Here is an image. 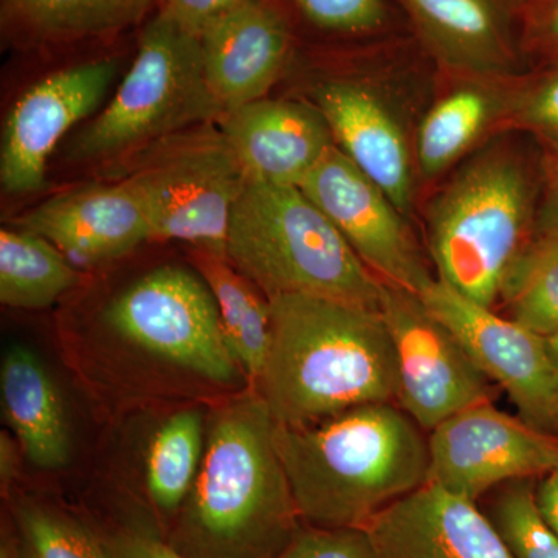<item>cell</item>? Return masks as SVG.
<instances>
[{"mask_svg": "<svg viewBox=\"0 0 558 558\" xmlns=\"http://www.w3.org/2000/svg\"><path fill=\"white\" fill-rule=\"evenodd\" d=\"M271 340L255 391L275 424L304 427L398 399V360L380 311L311 295L269 300Z\"/></svg>", "mask_w": 558, "mask_h": 558, "instance_id": "obj_1", "label": "cell"}, {"mask_svg": "<svg viewBox=\"0 0 558 558\" xmlns=\"http://www.w3.org/2000/svg\"><path fill=\"white\" fill-rule=\"evenodd\" d=\"M275 421L250 391L209 417L196 483L170 543L189 558H275L299 532V510L275 444Z\"/></svg>", "mask_w": 558, "mask_h": 558, "instance_id": "obj_2", "label": "cell"}, {"mask_svg": "<svg viewBox=\"0 0 558 558\" xmlns=\"http://www.w3.org/2000/svg\"><path fill=\"white\" fill-rule=\"evenodd\" d=\"M398 403L355 407L304 427L275 425V444L301 520L366 527L428 484V436Z\"/></svg>", "mask_w": 558, "mask_h": 558, "instance_id": "obj_3", "label": "cell"}, {"mask_svg": "<svg viewBox=\"0 0 558 558\" xmlns=\"http://www.w3.org/2000/svg\"><path fill=\"white\" fill-rule=\"evenodd\" d=\"M226 256L267 300L311 295L380 311L384 281L300 186L247 179L231 211Z\"/></svg>", "mask_w": 558, "mask_h": 558, "instance_id": "obj_4", "label": "cell"}, {"mask_svg": "<svg viewBox=\"0 0 558 558\" xmlns=\"http://www.w3.org/2000/svg\"><path fill=\"white\" fill-rule=\"evenodd\" d=\"M534 209V180L513 150L494 146L473 157L428 208L438 278L494 310L510 267L532 241Z\"/></svg>", "mask_w": 558, "mask_h": 558, "instance_id": "obj_5", "label": "cell"}, {"mask_svg": "<svg viewBox=\"0 0 558 558\" xmlns=\"http://www.w3.org/2000/svg\"><path fill=\"white\" fill-rule=\"evenodd\" d=\"M223 110L205 80L199 36L160 11L140 36L137 57L106 108L68 149L73 163H119Z\"/></svg>", "mask_w": 558, "mask_h": 558, "instance_id": "obj_6", "label": "cell"}, {"mask_svg": "<svg viewBox=\"0 0 558 558\" xmlns=\"http://www.w3.org/2000/svg\"><path fill=\"white\" fill-rule=\"evenodd\" d=\"M113 165L145 204L150 241L226 256L231 211L247 178L218 123L178 132Z\"/></svg>", "mask_w": 558, "mask_h": 558, "instance_id": "obj_7", "label": "cell"}, {"mask_svg": "<svg viewBox=\"0 0 558 558\" xmlns=\"http://www.w3.org/2000/svg\"><path fill=\"white\" fill-rule=\"evenodd\" d=\"M105 322L140 351L202 379L230 385L241 377L211 290L201 275L182 267H160L140 278L109 304Z\"/></svg>", "mask_w": 558, "mask_h": 558, "instance_id": "obj_8", "label": "cell"}, {"mask_svg": "<svg viewBox=\"0 0 558 558\" xmlns=\"http://www.w3.org/2000/svg\"><path fill=\"white\" fill-rule=\"evenodd\" d=\"M380 312L398 360L396 403L418 427L429 433L476 403L492 402L494 381L417 293L384 282Z\"/></svg>", "mask_w": 558, "mask_h": 558, "instance_id": "obj_9", "label": "cell"}, {"mask_svg": "<svg viewBox=\"0 0 558 558\" xmlns=\"http://www.w3.org/2000/svg\"><path fill=\"white\" fill-rule=\"evenodd\" d=\"M531 427L558 438V368L548 339L462 295L438 277L421 293Z\"/></svg>", "mask_w": 558, "mask_h": 558, "instance_id": "obj_10", "label": "cell"}, {"mask_svg": "<svg viewBox=\"0 0 558 558\" xmlns=\"http://www.w3.org/2000/svg\"><path fill=\"white\" fill-rule=\"evenodd\" d=\"M428 484L476 499L517 480H538L558 469V438L476 403L428 433Z\"/></svg>", "mask_w": 558, "mask_h": 558, "instance_id": "obj_11", "label": "cell"}, {"mask_svg": "<svg viewBox=\"0 0 558 558\" xmlns=\"http://www.w3.org/2000/svg\"><path fill=\"white\" fill-rule=\"evenodd\" d=\"M300 189L381 281L417 295L435 281L405 215L339 146L322 157Z\"/></svg>", "mask_w": 558, "mask_h": 558, "instance_id": "obj_12", "label": "cell"}, {"mask_svg": "<svg viewBox=\"0 0 558 558\" xmlns=\"http://www.w3.org/2000/svg\"><path fill=\"white\" fill-rule=\"evenodd\" d=\"M119 62L98 60L58 70L14 102L0 150V185L7 194H31L46 185L51 153L72 128L105 101Z\"/></svg>", "mask_w": 558, "mask_h": 558, "instance_id": "obj_13", "label": "cell"}, {"mask_svg": "<svg viewBox=\"0 0 558 558\" xmlns=\"http://www.w3.org/2000/svg\"><path fill=\"white\" fill-rule=\"evenodd\" d=\"M414 39L453 76L512 78L519 68L521 17L512 0H398Z\"/></svg>", "mask_w": 558, "mask_h": 558, "instance_id": "obj_14", "label": "cell"}, {"mask_svg": "<svg viewBox=\"0 0 558 558\" xmlns=\"http://www.w3.org/2000/svg\"><path fill=\"white\" fill-rule=\"evenodd\" d=\"M16 223L87 266L119 259L150 241L145 204L124 178L54 194Z\"/></svg>", "mask_w": 558, "mask_h": 558, "instance_id": "obj_15", "label": "cell"}, {"mask_svg": "<svg viewBox=\"0 0 558 558\" xmlns=\"http://www.w3.org/2000/svg\"><path fill=\"white\" fill-rule=\"evenodd\" d=\"M199 39L205 80L223 113L266 98L293 51L288 17L271 0H248Z\"/></svg>", "mask_w": 558, "mask_h": 558, "instance_id": "obj_16", "label": "cell"}, {"mask_svg": "<svg viewBox=\"0 0 558 558\" xmlns=\"http://www.w3.org/2000/svg\"><path fill=\"white\" fill-rule=\"evenodd\" d=\"M377 558H513L476 501L425 484L366 524Z\"/></svg>", "mask_w": 558, "mask_h": 558, "instance_id": "obj_17", "label": "cell"}, {"mask_svg": "<svg viewBox=\"0 0 558 558\" xmlns=\"http://www.w3.org/2000/svg\"><path fill=\"white\" fill-rule=\"evenodd\" d=\"M220 132L248 180L300 186L333 145L317 106L295 100L248 102L223 113Z\"/></svg>", "mask_w": 558, "mask_h": 558, "instance_id": "obj_18", "label": "cell"}, {"mask_svg": "<svg viewBox=\"0 0 558 558\" xmlns=\"http://www.w3.org/2000/svg\"><path fill=\"white\" fill-rule=\"evenodd\" d=\"M336 145L387 193L402 215L413 204V159L405 131L376 90L354 80H332L317 90Z\"/></svg>", "mask_w": 558, "mask_h": 558, "instance_id": "obj_19", "label": "cell"}, {"mask_svg": "<svg viewBox=\"0 0 558 558\" xmlns=\"http://www.w3.org/2000/svg\"><path fill=\"white\" fill-rule=\"evenodd\" d=\"M0 395L3 421L25 458L46 470L68 464L70 432L64 405L49 371L32 349L16 344L5 352Z\"/></svg>", "mask_w": 558, "mask_h": 558, "instance_id": "obj_20", "label": "cell"}, {"mask_svg": "<svg viewBox=\"0 0 558 558\" xmlns=\"http://www.w3.org/2000/svg\"><path fill=\"white\" fill-rule=\"evenodd\" d=\"M444 95L418 126L417 167L424 178H438L449 170L494 126H501L508 110L509 78H465Z\"/></svg>", "mask_w": 558, "mask_h": 558, "instance_id": "obj_21", "label": "cell"}, {"mask_svg": "<svg viewBox=\"0 0 558 558\" xmlns=\"http://www.w3.org/2000/svg\"><path fill=\"white\" fill-rule=\"evenodd\" d=\"M153 0H2V24L27 44L102 38L137 24Z\"/></svg>", "mask_w": 558, "mask_h": 558, "instance_id": "obj_22", "label": "cell"}, {"mask_svg": "<svg viewBox=\"0 0 558 558\" xmlns=\"http://www.w3.org/2000/svg\"><path fill=\"white\" fill-rule=\"evenodd\" d=\"M191 260L215 296L223 336L242 374L255 387L270 349L269 300L231 266L227 256L191 248Z\"/></svg>", "mask_w": 558, "mask_h": 558, "instance_id": "obj_23", "label": "cell"}, {"mask_svg": "<svg viewBox=\"0 0 558 558\" xmlns=\"http://www.w3.org/2000/svg\"><path fill=\"white\" fill-rule=\"evenodd\" d=\"M72 260L31 230L0 231V301L3 306L39 311L78 284Z\"/></svg>", "mask_w": 558, "mask_h": 558, "instance_id": "obj_24", "label": "cell"}, {"mask_svg": "<svg viewBox=\"0 0 558 558\" xmlns=\"http://www.w3.org/2000/svg\"><path fill=\"white\" fill-rule=\"evenodd\" d=\"M201 411L172 414L150 439L146 454V488L150 501L165 513H175L196 483L205 451Z\"/></svg>", "mask_w": 558, "mask_h": 558, "instance_id": "obj_25", "label": "cell"}, {"mask_svg": "<svg viewBox=\"0 0 558 558\" xmlns=\"http://www.w3.org/2000/svg\"><path fill=\"white\" fill-rule=\"evenodd\" d=\"M508 318L549 339L558 336V238L538 234L520 253L499 300Z\"/></svg>", "mask_w": 558, "mask_h": 558, "instance_id": "obj_26", "label": "cell"}, {"mask_svg": "<svg viewBox=\"0 0 558 558\" xmlns=\"http://www.w3.org/2000/svg\"><path fill=\"white\" fill-rule=\"evenodd\" d=\"M534 483L517 480L499 486L487 517L513 558H558V535L539 512Z\"/></svg>", "mask_w": 558, "mask_h": 558, "instance_id": "obj_27", "label": "cell"}, {"mask_svg": "<svg viewBox=\"0 0 558 558\" xmlns=\"http://www.w3.org/2000/svg\"><path fill=\"white\" fill-rule=\"evenodd\" d=\"M22 558H109L105 543L68 513L39 502L14 508Z\"/></svg>", "mask_w": 558, "mask_h": 558, "instance_id": "obj_28", "label": "cell"}, {"mask_svg": "<svg viewBox=\"0 0 558 558\" xmlns=\"http://www.w3.org/2000/svg\"><path fill=\"white\" fill-rule=\"evenodd\" d=\"M512 87L502 128L532 132L558 148V61Z\"/></svg>", "mask_w": 558, "mask_h": 558, "instance_id": "obj_29", "label": "cell"}, {"mask_svg": "<svg viewBox=\"0 0 558 558\" xmlns=\"http://www.w3.org/2000/svg\"><path fill=\"white\" fill-rule=\"evenodd\" d=\"M301 14L319 31L344 36L384 32L389 20L387 0H293Z\"/></svg>", "mask_w": 558, "mask_h": 558, "instance_id": "obj_30", "label": "cell"}, {"mask_svg": "<svg viewBox=\"0 0 558 558\" xmlns=\"http://www.w3.org/2000/svg\"><path fill=\"white\" fill-rule=\"evenodd\" d=\"M275 558H377L366 527L299 529Z\"/></svg>", "mask_w": 558, "mask_h": 558, "instance_id": "obj_31", "label": "cell"}, {"mask_svg": "<svg viewBox=\"0 0 558 558\" xmlns=\"http://www.w3.org/2000/svg\"><path fill=\"white\" fill-rule=\"evenodd\" d=\"M520 39L524 54L558 61V0H546L523 14Z\"/></svg>", "mask_w": 558, "mask_h": 558, "instance_id": "obj_32", "label": "cell"}, {"mask_svg": "<svg viewBox=\"0 0 558 558\" xmlns=\"http://www.w3.org/2000/svg\"><path fill=\"white\" fill-rule=\"evenodd\" d=\"M248 0H163L165 13L178 21L185 31L201 36L211 22Z\"/></svg>", "mask_w": 558, "mask_h": 558, "instance_id": "obj_33", "label": "cell"}, {"mask_svg": "<svg viewBox=\"0 0 558 558\" xmlns=\"http://www.w3.org/2000/svg\"><path fill=\"white\" fill-rule=\"evenodd\" d=\"M109 558H189L145 529H126L105 543Z\"/></svg>", "mask_w": 558, "mask_h": 558, "instance_id": "obj_34", "label": "cell"}, {"mask_svg": "<svg viewBox=\"0 0 558 558\" xmlns=\"http://www.w3.org/2000/svg\"><path fill=\"white\" fill-rule=\"evenodd\" d=\"M538 234L558 238V165L549 160L546 170L545 201L537 220Z\"/></svg>", "mask_w": 558, "mask_h": 558, "instance_id": "obj_35", "label": "cell"}, {"mask_svg": "<svg viewBox=\"0 0 558 558\" xmlns=\"http://www.w3.org/2000/svg\"><path fill=\"white\" fill-rule=\"evenodd\" d=\"M535 498L543 519L558 535V469L538 478Z\"/></svg>", "mask_w": 558, "mask_h": 558, "instance_id": "obj_36", "label": "cell"}, {"mask_svg": "<svg viewBox=\"0 0 558 558\" xmlns=\"http://www.w3.org/2000/svg\"><path fill=\"white\" fill-rule=\"evenodd\" d=\"M20 451H22L20 442H14L9 433L2 432L0 435V483L2 490H9L17 469H20Z\"/></svg>", "mask_w": 558, "mask_h": 558, "instance_id": "obj_37", "label": "cell"}, {"mask_svg": "<svg viewBox=\"0 0 558 558\" xmlns=\"http://www.w3.org/2000/svg\"><path fill=\"white\" fill-rule=\"evenodd\" d=\"M0 558H22L20 545L10 535H3L0 545Z\"/></svg>", "mask_w": 558, "mask_h": 558, "instance_id": "obj_38", "label": "cell"}, {"mask_svg": "<svg viewBox=\"0 0 558 558\" xmlns=\"http://www.w3.org/2000/svg\"><path fill=\"white\" fill-rule=\"evenodd\" d=\"M546 2V0H512L517 11H519L520 17L526 14L529 10L535 9L539 3Z\"/></svg>", "mask_w": 558, "mask_h": 558, "instance_id": "obj_39", "label": "cell"}, {"mask_svg": "<svg viewBox=\"0 0 558 558\" xmlns=\"http://www.w3.org/2000/svg\"><path fill=\"white\" fill-rule=\"evenodd\" d=\"M548 347L550 355H553L554 362H556L558 368V336L549 337Z\"/></svg>", "mask_w": 558, "mask_h": 558, "instance_id": "obj_40", "label": "cell"}, {"mask_svg": "<svg viewBox=\"0 0 558 558\" xmlns=\"http://www.w3.org/2000/svg\"><path fill=\"white\" fill-rule=\"evenodd\" d=\"M553 160L558 165V148H554Z\"/></svg>", "mask_w": 558, "mask_h": 558, "instance_id": "obj_41", "label": "cell"}]
</instances>
